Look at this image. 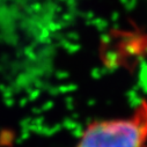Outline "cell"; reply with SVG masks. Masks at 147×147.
Instances as JSON below:
<instances>
[{
  "label": "cell",
  "instance_id": "6da1fadb",
  "mask_svg": "<svg viewBox=\"0 0 147 147\" xmlns=\"http://www.w3.org/2000/svg\"><path fill=\"white\" fill-rule=\"evenodd\" d=\"M74 147H147V100L126 116L89 122Z\"/></svg>",
  "mask_w": 147,
  "mask_h": 147
}]
</instances>
